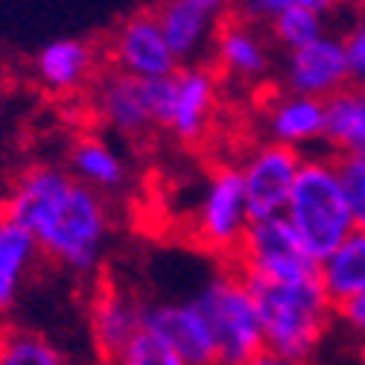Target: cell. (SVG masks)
<instances>
[{"instance_id": "obj_7", "label": "cell", "mask_w": 365, "mask_h": 365, "mask_svg": "<svg viewBox=\"0 0 365 365\" xmlns=\"http://www.w3.org/2000/svg\"><path fill=\"white\" fill-rule=\"evenodd\" d=\"M220 94L222 79L214 71V65H178L167 79V108L161 120V132L175 138L181 146H199L214 129Z\"/></svg>"}, {"instance_id": "obj_29", "label": "cell", "mask_w": 365, "mask_h": 365, "mask_svg": "<svg viewBox=\"0 0 365 365\" xmlns=\"http://www.w3.org/2000/svg\"><path fill=\"white\" fill-rule=\"evenodd\" d=\"M246 365H313V362H298V359H287V356H278L272 351H263L255 359H249Z\"/></svg>"}, {"instance_id": "obj_5", "label": "cell", "mask_w": 365, "mask_h": 365, "mask_svg": "<svg viewBox=\"0 0 365 365\" xmlns=\"http://www.w3.org/2000/svg\"><path fill=\"white\" fill-rule=\"evenodd\" d=\"M249 225L252 217L237 161L210 164L187 217L190 240L202 252H210L222 263H231Z\"/></svg>"}, {"instance_id": "obj_21", "label": "cell", "mask_w": 365, "mask_h": 365, "mask_svg": "<svg viewBox=\"0 0 365 365\" xmlns=\"http://www.w3.org/2000/svg\"><path fill=\"white\" fill-rule=\"evenodd\" d=\"M319 284L333 307L365 292V231L354 228L324 260H319Z\"/></svg>"}, {"instance_id": "obj_11", "label": "cell", "mask_w": 365, "mask_h": 365, "mask_svg": "<svg viewBox=\"0 0 365 365\" xmlns=\"http://www.w3.org/2000/svg\"><path fill=\"white\" fill-rule=\"evenodd\" d=\"M255 123L263 140L289 146L301 155L324 149V100L292 94L278 85L260 97Z\"/></svg>"}, {"instance_id": "obj_15", "label": "cell", "mask_w": 365, "mask_h": 365, "mask_svg": "<svg viewBox=\"0 0 365 365\" xmlns=\"http://www.w3.org/2000/svg\"><path fill=\"white\" fill-rule=\"evenodd\" d=\"M103 50L76 36L47 41L33 58L36 82L53 97H73L88 91L94 79L103 73Z\"/></svg>"}, {"instance_id": "obj_25", "label": "cell", "mask_w": 365, "mask_h": 365, "mask_svg": "<svg viewBox=\"0 0 365 365\" xmlns=\"http://www.w3.org/2000/svg\"><path fill=\"white\" fill-rule=\"evenodd\" d=\"M351 0H234V12L246 21H255L260 26H266L275 15H281L284 9H313L324 18L336 15L339 9H345Z\"/></svg>"}, {"instance_id": "obj_16", "label": "cell", "mask_w": 365, "mask_h": 365, "mask_svg": "<svg viewBox=\"0 0 365 365\" xmlns=\"http://www.w3.org/2000/svg\"><path fill=\"white\" fill-rule=\"evenodd\" d=\"M65 170L106 199L123 196L132 185V167L126 155L97 132H82L71 138L65 152Z\"/></svg>"}, {"instance_id": "obj_23", "label": "cell", "mask_w": 365, "mask_h": 365, "mask_svg": "<svg viewBox=\"0 0 365 365\" xmlns=\"http://www.w3.org/2000/svg\"><path fill=\"white\" fill-rule=\"evenodd\" d=\"M103 365H187V362L178 356V351L155 327L143 322L111 356L103 359Z\"/></svg>"}, {"instance_id": "obj_17", "label": "cell", "mask_w": 365, "mask_h": 365, "mask_svg": "<svg viewBox=\"0 0 365 365\" xmlns=\"http://www.w3.org/2000/svg\"><path fill=\"white\" fill-rule=\"evenodd\" d=\"M143 322L155 327L187 365H220L217 342L210 336L207 319L202 316L193 298L146 304Z\"/></svg>"}, {"instance_id": "obj_8", "label": "cell", "mask_w": 365, "mask_h": 365, "mask_svg": "<svg viewBox=\"0 0 365 365\" xmlns=\"http://www.w3.org/2000/svg\"><path fill=\"white\" fill-rule=\"evenodd\" d=\"M275 44H272L266 26L240 18L237 12L222 21L210 41V65L220 79L257 91L275 76Z\"/></svg>"}, {"instance_id": "obj_9", "label": "cell", "mask_w": 365, "mask_h": 365, "mask_svg": "<svg viewBox=\"0 0 365 365\" xmlns=\"http://www.w3.org/2000/svg\"><path fill=\"white\" fill-rule=\"evenodd\" d=\"M301 161V152L263 138L246 146V152L237 158V170L242 178V190H246L252 222L284 214Z\"/></svg>"}, {"instance_id": "obj_28", "label": "cell", "mask_w": 365, "mask_h": 365, "mask_svg": "<svg viewBox=\"0 0 365 365\" xmlns=\"http://www.w3.org/2000/svg\"><path fill=\"white\" fill-rule=\"evenodd\" d=\"M336 324L348 333V336L356 339V345L365 342V292L339 304L336 307Z\"/></svg>"}, {"instance_id": "obj_24", "label": "cell", "mask_w": 365, "mask_h": 365, "mask_svg": "<svg viewBox=\"0 0 365 365\" xmlns=\"http://www.w3.org/2000/svg\"><path fill=\"white\" fill-rule=\"evenodd\" d=\"M327 18L313 12V9H284L281 15H275L266 24V33L278 50H295L316 41L322 33H327Z\"/></svg>"}, {"instance_id": "obj_10", "label": "cell", "mask_w": 365, "mask_h": 365, "mask_svg": "<svg viewBox=\"0 0 365 365\" xmlns=\"http://www.w3.org/2000/svg\"><path fill=\"white\" fill-rule=\"evenodd\" d=\"M103 58L106 68L135 79H161L178 68V58L170 50L164 29L152 9L132 12L120 21L103 47Z\"/></svg>"}, {"instance_id": "obj_19", "label": "cell", "mask_w": 365, "mask_h": 365, "mask_svg": "<svg viewBox=\"0 0 365 365\" xmlns=\"http://www.w3.org/2000/svg\"><path fill=\"white\" fill-rule=\"evenodd\" d=\"M41 249L15 217L0 207V310H12L41 263Z\"/></svg>"}, {"instance_id": "obj_22", "label": "cell", "mask_w": 365, "mask_h": 365, "mask_svg": "<svg viewBox=\"0 0 365 365\" xmlns=\"http://www.w3.org/2000/svg\"><path fill=\"white\" fill-rule=\"evenodd\" d=\"M0 365H68V356L41 330L0 324Z\"/></svg>"}, {"instance_id": "obj_1", "label": "cell", "mask_w": 365, "mask_h": 365, "mask_svg": "<svg viewBox=\"0 0 365 365\" xmlns=\"http://www.w3.org/2000/svg\"><path fill=\"white\" fill-rule=\"evenodd\" d=\"M36 237L41 257L76 278H97L114 234L111 199L76 181L65 164H33L0 205Z\"/></svg>"}, {"instance_id": "obj_26", "label": "cell", "mask_w": 365, "mask_h": 365, "mask_svg": "<svg viewBox=\"0 0 365 365\" xmlns=\"http://www.w3.org/2000/svg\"><path fill=\"white\" fill-rule=\"evenodd\" d=\"M342 190L351 207L354 225L365 231V152H348V155H333Z\"/></svg>"}, {"instance_id": "obj_3", "label": "cell", "mask_w": 365, "mask_h": 365, "mask_svg": "<svg viewBox=\"0 0 365 365\" xmlns=\"http://www.w3.org/2000/svg\"><path fill=\"white\" fill-rule=\"evenodd\" d=\"M284 217L316 263L324 260L356 228L330 152L322 149L304 155Z\"/></svg>"}, {"instance_id": "obj_4", "label": "cell", "mask_w": 365, "mask_h": 365, "mask_svg": "<svg viewBox=\"0 0 365 365\" xmlns=\"http://www.w3.org/2000/svg\"><path fill=\"white\" fill-rule=\"evenodd\" d=\"M193 301L207 319L220 365H246L266 351L252 287L231 263H222V269L205 281Z\"/></svg>"}, {"instance_id": "obj_27", "label": "cell", "mask_w": 365, "mask_h": 365, "mask_svg": "<svg viewBox=\"0 0 365 365\" xmlns=\"http://www.w3.org/2000/svg\"><path fill=\"white\" fill-rule=\"evenodd\" d=\"M345 53H348V65H351V79L356 85H365V0L356 4L351 29L342 36Z\"/></svg>"}, {"instance_id": "obj_31", "label": "cell", "mask_w": 365, "mask_h": 365, "mask_svg": "<svg viewBox=\"0 0 365 365\" xmlns=\"http://www.w3.org/2000/svg\"><path fill=\"white\" fill-rule=\"evenodd\" d=\"M0 324H4V310H0Z\"/></svg>"}, {"instance_id": "obj_13", "label": "cell", "mask_w": 365, "mask_h": 365, "mask_svg": "<svg viewBox=\"0 0 365 365\" xmlns=\"http://www.w3.org/2000/svg\"><path fill=\"white\" fill-rule=\"evenodd\" d=\"M178 65L202 62L217 29L234 15V0H158L152 9Z\"/></svg>"}, {"instance_id": "obj_20", "label": "cell", "mask_w": 365, "mask_h": 365, "mask_svg": "<svg viewBox=\"0 0 365 365\" xmlns=\"http://www.w3.org/2000/svg\"><path fill=\"white\" fill-rule=\"evenodd\" d=\"M324 152H365V85L351 82L324 100Z\"/></svg>"}, {"instance_id": "obj_18", "label": "cell", "mask_w": 365, "mask_h": 365, "mask_svg": "<svg viewBox=\"0 0 365 365\" xmlns=\"http://www.w3.org/2000/svg\"><path fill=\"white\" fill-rule=\"evenodd\" d=\"M146 304L126 287L100 281L88 304V327L97 354L106 359L143 324Z\"/></svg>"}, {"instance_id": "obj_14", "label": "cell", "mask_w": 365, "mask_h": 365, "mask_svg": "<svg viewBox=\"0 0 365 365\" xmlns=\"http://www.w3.org/2000/svg\"><path fill=\"white\" fill-rule=\"evenodd\" d=\"M88 94H91V111L111 135L123 140H143L152 132H158L146 106L143 79L103 68V73L88 88Z\"/></svg>"}, {"instance_id": "obj_2", "label": "cell", "mask_w": 365, "mask_h": 365, "mask_svg": "<svg viewBox=\"0 0 365 365\" xmlns=\"http://www.w3.org/2000/svg\"><path fill=\"white\" fill-rule=\"evenodd\" d=\"M252 287L266 351L313 362L336 324V307L316 278L301 281H246Z\"/></svg>"}, {"instance_id": "obj_12", "label": "cell", "mask_w": 365, "mask_h": 365, "mask_svg": "<svg viewBox=\"0 0 365 365\" xmlns=\"http://www.w3.org/2000/svg\"><path fill=\"white\" fill-rule=\"evenodd\" d=\"M351 79V65L345 41L336 33H322L316 41L287 50L284 65L278 71V85L292 91V94L327 100L336 91L348 88Z\"/></svg>"}, {"instance_id": "obj_6", "label": "cell", "mask_w": 365, "mask_h": 365, "mask_svg": "<svg viewBox=\"0 0 365 365\" xmlns=\"http://www.w3.org/2000/svg\"><path fill=\"white\" fill-rule=\"evenodd\" d=\"M231 266L246 281H301L319 275V263L301 246L284 214L255 220L231 257Z\"/></svg>"}, {"instance_id": "obj_30", "label": "cell", "mask_w": 365, "mask_h": 365, "mask_svg": "<svg viewBox=\"0 0 365 365\" xmlns=\"http://www.w3.org/2000/svg\"><path fill=\"white\" fill-rule=\"evenodd\" d=\"M356 356H359V365H365V342L356 345Z\"/></svg>"}]
</instances>
